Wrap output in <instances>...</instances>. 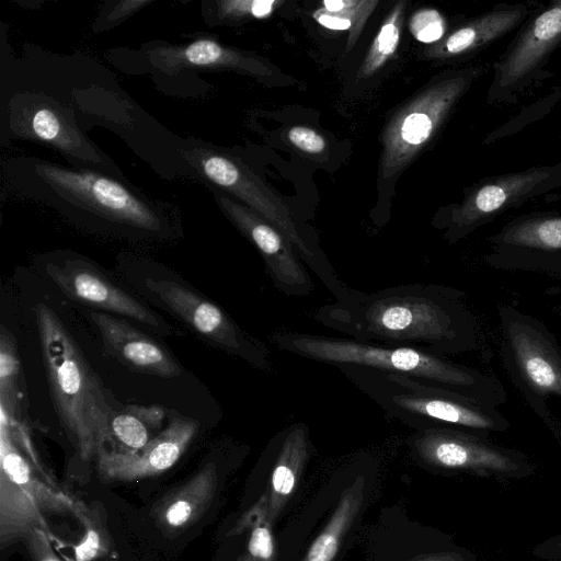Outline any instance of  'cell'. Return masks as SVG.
Returning a JSON list of instances; mask_svg holds the SVG:
<instances>
[{"mask_svg":"<svg viewBox=\"0 0 561 561\" xmlns=\"http://www.w3.org/2000/svg\"><path fill=\"white\" fill-rule=\"evenodd\" d=\"M312 318L353 340L414 346L443 356L479 346L478 324L465 293L445 285L354 289L347 299L319 307Z\"/></svg>","mask_w":561,"mask_h":561,"instance_id":"obj_1","label":"cell"},{"mask_svg":"<svg viewBox=\"0 0 561 561\" xmlns=\"http://www.w3.org/2000/svg\"><path fill=\"white\" fill-rule=\"evenodd\" d=\"M7 175L12 188L71 217L154 233L167 224L163 205L98 169L23 158L9 162Z\"/></svg>","mask_w":561,"mask_h":561,"instance_id":"obj_2","label":"cell"},{"mask_svg":"<svg viewBox=\"0 0 561 561\" xmlns=\"http://www.w3.org/2000/svg\"><path fill=\"white\" fill-rule=\"evenodd\" d=\"M272 343L290 354L332 366L353 365L410 376L500 408L507 400L499 379L424 348L363 342L291 331L272 334Z\"/></svg>","mask_w":561,"mask_h":561,"instance_id":"obj_3","label":"cell"},{"mask_svg":"<svg viewBox=\"0 0 561 561\" xmlns=\"http://www.w3.org/2000/svg\"><path fill=\"white\" fill-rule=\"evenodd\" d=\"M35 317L51 400L78 456L90 461L113 436L108 404L98 375L55 311L37 304Z\"/></svg>","mask_w":561,"mask_h":561,"instance_id":"obj_4","label":"cell"},{"mask_svg":"<svg viewBox=\"0 0 561 561\" xmlns=\"http://www.w3.org/2000/svg\"><path fill=\"white\" fill-rule=\"evenodd\" d=\"M336 368L388 416L415 431L453 427L490 436L511 425L496 408L421 379L353 365Z\"/></svg>","mask_w":561,"mask_h":561,"instance_id":"obj_5","label":"cell"},{"mask_svg":"<svg viewBox=\"0 0 561 561\" xmlns=\"http://www.w3.org/2000/svg\"><path fill=\"white\" fill-rule=\"evenodd\" d=\"M182 154L197 175L219 191L236 197L277 228L291 243L297 255L334 296L343 301L353 293L333 270L314 242L298 228L280 201L252 170L239 159L204 144L188 142Z\"/></svg>","mask_w":561,"mask_h":561,"instance_id":"obj_6","label":"cell"},{"mask_svg":"<svg viewBox=\"0 0 561 561\" xmlns=\"http://www.w3.org/2000/svg\"><path fill=\"white\" fill-rule=\"evenodd\" d=\"M500 358L526 402L556 428L548 400L561 401V345L537 318L503 305L497 310Z\"/></svg>","mask_w":561,"mask_h":561,"instance_id":"obj_7","label":"cell"},{"mask_svg":"<svg viewBox=\"0 0 561 561\" xmlns=\"http://www.w3.org/2000/svg\"><path fill=\"white\" fill-rule=\"evenodd\" d=\"M489 64H477L440 76L401 107L383 129L379 175L400 173L446 122L474 82L489 72Z\"/></svg>","mask_w":561,"mask_h":561,"instance_id":"obj_8","label":"cell"},{"mask_svg":"<svg viewBox=\"0 0 561 561\" xmlns=\"http://www.w3.org/2000/svg\"><path fill=\"white\" fill-rule=\"evenodd\" d=\"M85 504L43 481L24 458L7 426L0 431V543L5 547L45 530L46 517L72 514L77 518Z\"/></svg>","mask_w":561,"mask_h":561,"instance_id":"obj_9","label":"cell"},{"mask_svg":"<svg viewBox=\"0 0 561 561\" xmlns=\"http://www.w3.org/2000/svg\"><path fill=\"white\" fill-rule=\"evenodd\" d=\"M423 465L449 473H467L496 480H519L535 473L522 451L496 445L489 436L453 427L415 431L408 439Z\"/></svg>","mask_w":561,"mask_h":561,"instance_id":"obj_10","label":"cell"},{"mask_svg":"<svg viewBox=\"0 0 561 561\" xmlns=\"http://www.w3.org/2000/svg\"><path fill=\"white\" fill-rule=\"evenodd\" d=\"M561 47V0L539 4L492 67L491 105H514L549 77L547 66Z\"/></svg>","mask_w":561,"mask_h":561,"instance_id":"obj_11","label":"cell"},{"mask_svg":"<svg viewBox=\"0 0 561 561\" xmlns=\"http://www.w3.org/2000/svg\"><path fill=\"white\" fill-rule=\"evenodd\" d=\"M561 188V162L486 176L474 183L461 203L448 208L442 227L455 242L508 210Z\"/></svg>","mask_w":561,"mask_h":561,"instance_id":"obj_12","label":"cell"},{"mask_svg":"<svg viewBox=\"0 0 561 561\" xmlns=\"http://www.w3.org/2000/svg\"><path fill=\"white\" fill-rule=\"evenodd\" d=\"M145 286L202 339L262 373L273 371L266 345L240 328L218 305L174 280L146 278Z\"/></svg>","mask_w":561,"mask_h":561,"instance_id":"obj_13","label":"cell"},{"mask_svg":"<svg viewBox=\"0 0 561 561\" xmlns=\"http://www.w3.org/2000/svg\"><path fill=\"white\" fill-rule=\"evenodd\" d=\"M222 213L256 248L274 286L287 296L312 294L314 284L288 239L260 214L211 187Z\"/></svg>","mask_w":561,"mask_h":561,"instance_id":"obj_14","label":"cell"},{"mask_svg":"<svg viewBox=\"0 0 561 561\" xmlns=\"http://www.w3.org/2000/svg\"><path fill=\"white\" fill-rule=\"evenodd\" d=\"M486 262L497 268H541L561 272V215L518 216L490 237Z\"/></svg>","mask_w":561,"mask_h":561,"instance_id":"obj_15","label":"cell"},{"mask_svg":"<svg viewBox=\"0 0 561 561\" xmlns=\"http://www.w3.org/2000/svg\"><path fill=\"white\" fill-rule=\"evenodd\" d=\"M46 273L66 296L77 302L133 319L161 334L172 333L160 316L85 261L49 263Z\"/></svg>","mask_w":561,"mask_h":561,"instance_id":"obj_16","label":"cell"},{"mask_svg":"<svg viewBox=\"0 0 561 561\" xmlns=\"http://www.w3.org/2000/svg\"><path fill=\"white\" fill-rule=\"evenodd\" d=\"M196 420L176 415L168 426L138 451L103 450L96 457L101 481L131 482L159 476L173 467L195 438Z\"/></svg>","mask_w":561,"mask_h":561,"instance_id":"obj_17","label":"cell"},{"mask_svg":"<svg viewBox=\"0 0 561 561\" xmlns=\"http://www.w3.org/2000/svg\"><path fill=\"white\" fill-rule=\"evenodd\" d=\"M538 5L536 2L497 3L445 34L425 50V56L442 61L472 58L518 30Z\"/></svg>","mask_w":561,"mask_h":561,"instance_id":"obj_18","label":"cell"},{"mask_svg":"<svg viewBox=\"0 0 561 561\" xmlns=\"http://www.w3.org/2000/svg\"><path fill=\"white\" fill-rule=\"evenodd\" d=\"M15 111L12 110L16 115L18 131L21 135L47 142L73 158L85 161L93 169L114 174V170L106 167L104 157L91 147L71 121L70 114L65 113L60 105L44 101V96H30Z\"/></svg>","mask_w":561,"mask_h":561,"instance_id":"obj_19","label":"cell"},{"mask_svg":"<svg viewBox=\"0 0 561 561\" xmlns=\"http://www.w3.org/2000/svg\"><path fill=\"white\" fill-rule=\"evenodd\" d=\"M104 350L125 366L142 374L174 378L182 369L157 341L124 320L108 313L91 312Z\"/></svg>","mask_w":561,"mask_h":561,"instance_id":"obj_20","label":"cell"},{"mask_svg":"<svg viewBox=\"0 0 561 561\" xmlns=\"http://www.w3.org/2000/svg\"><path fill=\"white\" fill-rule=\"evenodd\" d=\"M309 427L293 423L277 433L272 442L274 461L268 490L257 501L273 524L291 499L311 454Z\"/></svg>","mask_w":561,"mask_h":561,"instance_id":"obj_21","label":"cell"},{"mask_svg":"<svg viewBox=\"0 0 561 561\" xmlns=\"http://www.w3.org/2000/svg\"><path fill=\"white\" fill-rule=\"evenodd\" d=\"M217 484V466L208 462L192 478L156 502L151 515L157 526L165 536L180 534L193 526L213 503Z\"/></svg>","mask_w":561,"mask_h":561,"instance_id":"obj_22","label":"cell"},{"mask_svg":"<svg viewBox=\"0 0 561 561\" xmlns=\"http://www.w3.org/2000/svg\"><path fill=\"white\" fill-rule=\"evenodd\" d=\"M171 65L229 68L241 70L257 78H275V68L260 58L226 47L210 38H199L183 48L168 53Z\"/></svg>","mask_w":561,"mask_h":561,"instance_id":"obj_23","label":"cell"},{"mask_svg":"<svg viewBox=\"0 0 561 561\" xmlns=\"http://www.w3.org/2000/svg\"><path fill=\"white\" fill-rule=\"evenodd\" d=\"M364 477L346 488L330 519L314 538L301 561H333L340 546L360 511L364 501Z\"/></svg>","mask_w":561,"mask_h":561,"instance_id":"obj_24","label":"cell"},{"mask_svg":"<svg viewBox=\"0 0 561 561\" xmlns=\"http://www.w3.org/2000/svg\"><path fill=\"white\" fill-rule=\"evenodd\" d=\"M165 412L159 405H127L113 411L110 428L121 450L138 451L158 434Z\"/></svg>","mask_w":561,"mask_h":561,"instance_id":"obj_25","label":"cell"},{"mask_svg":"<svg viewBox=\"0 0 561 561\" xmlns=\"http://www.w3.org/2000/svg\"><path fill=\"white\" fill-rule=\"evenodd\" d=\"M377 4L378 1L375 0H325L312 16L327 28L347 30L350 32L347 49H351Z\"/></svg>","mask_w":561,"mask_h":561,"instance_id":"obj_26","label":"cell"},{"mask_svg":"<svg viewBox=\"0 0 561 561\" xmlns=\"http://www.w3.org/2000/svg\"><path fill=\"white\" fill-rule=\"evenodd\" d=\"M404 7V1L397 2L386 16L357 71V79L375 75L396 53L401 37Z\"/></svg>","mask_w":561,"mask_h":561,"instance_id":"obj_27","label":"cell"},{"mask_svg":"<svg viewBox=\"0 0 561 561\" xmlns=\"http://www.w3.org/2000/svg\"><path fill=\"white\" fill-rule=\"evenodd\" d=\"M21 365L16 343L11 332L4 327L0 331V408L14 416L18 415ZM18 417V416H16Z\"/></svg>","mask_w":561,"mask_h":561,"instance_id":"obj_28","label":"cell"},{"mask_svg":"<svg viewBox=\"0 0 561 561\" xmlns=\"http://www.w3.org/2000/svg\"><path fill=\"white\" fill-rule=\"evenodd\" d=\"M251 527L244 553L237 561H275V539L272 524L256 503L237 524L238 529Z\"/></svg>","mask_w":561,"mask_h":561,"instance_id":"obj_29","label":"cell"},{"mask_svg":"<svg viewBox=\"0 0 561 561\" xmlns=\"http://www.w3.org/2000/svg\"><path fill=\"white\" fill-rule=\"evenodd\" d=\"M78 519L84 527V537L76 547V560L92 561L105 554L110 547L108 536L98 511L85 506Z\"/></svg>","mask_w":561,"mask_h":561,"instance_id":"obj_30","label":"cell"},{"mask_svg":"<svg viewBox=\"0 0 561 561\" xmlns=\"http://www.w3.org/2000/svg\"><path fill=\"white\" fill-rule=\"evenodd\" d=\"M275 0H226L217 1L216 16L225 20H240L245 18L263 19L268 16L279 4Z\"/></svg>","mask_w":561,"mask_h":561,"instance_id":"obj_31","label":"cell"},{"mask_svg":"<svg viewBox=\"0 0 561 561\" xmlns=\"http://www.w3.org/2000/svg\"><path fill=\"white\" fill-rule=\"evenodd\" d=\"M409 28L415 39L434 44L445 36V20L436 9H420L411 16Z\"/></svg>","mask_w":561,"mask_h":561,"instance_id":"obj_32","label":"cell"},{"mask_svg":"<svg viewBox=\"0 0 561 561\" xmlns=\"http://www.w3.org/2000/svg\"><path fill=\"white\" fill-rule=\"evenodd\" d=\"M288 141L297 149L309 154H319L327 149L324 137L306 126H293L287 131Z\"/></svg>","mask_w":561,"mask_h":561,"instance_id":"obj_33","label":"cell"},{"mask_svg":"<svg viewBox=\"0 0 561 561\" xmlns=\"http://www.w3.org/2000/svg\"><path fill=\"white\" fill-rule=\"evenodd\" d=\"M533 554L543 561H561V533L537 543L533 549Z\"/></svg>","mask_w":561,"mask_h":561,"instance_id":"obj_34","label":"cell"},{"mask_svg":"<svg viewBox=\"0 0 561 561\" xmlns=\"http://www.w3.org/2000/svg\"><path fill=\"white\" fill-rule=\"evenodd\" d=\"M417 561H476L474 554L462 548L449 547L440 551L426 554Z\"/></svg>","mask_w":561,"mask_h":561,"instance_id":"obj_35","label":"cell"}]
</instances>
